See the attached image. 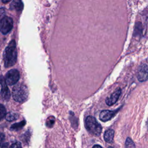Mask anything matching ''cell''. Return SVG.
Segmentation results:
<instances>
[{
	"instance_id": "cell-23",
	"label": "cell",
	"mask_w": 148,
	"mask_h": 148,
	"mask_svg": "<svg viewBox=\"0 0 148 148\" xmlns=\"http://www.w3.org/2000/svg\"><path fill=\"white\" fill-rule=\"evenodd\" d=\"M108 148H114V147H109Z\"/></svg>"
},
{
	"instance_id": "cell-16",
	"label": "cell",
	"mask_w": 148,
	"mask_h": 148,
	"mask_svg": "<svg viewBox=\"0 0 148 148\" xmlns=\"http://www.w3.org/2000/svg\"><path fill=\"white\" fill-rule=\"evenodd\" d=\"M54 121H55V119L54 118V117H49V119L47 120L46 121V125L49 127H51L54 123Z\"/></svg>"
},
{
	"instance_id": "cell-19",
	"label": "cell",
	"mask_w": 148,
	"mask_h": 148,
	"mask_svg": "<svg viewBox=\"0 0 148 148\" xmlns=\"http://www.w3.org/2000/svg\"><path fill=\"white\" fill-rule=\"evenodd\" d=\"M5 139V134L3 133H1L0 134V146L2 145V143H3L4 140Z\"/></svg>"
},
{
	"instance_id": "cell-21",
	"label": "cell",
	"mask_w": 148,
	"mask_h": 148,
	"mask_svg": "<svg viewBox=\"0 0 148 148\" xmlns=\"http://www.w3.org/2000/svg\"><path fill=\"white\" fill-rule=\"evenodd\" d=\"M92 148H102L101 146H99V145H94L93 147H92Z\"/></svg>"
},
{
	"instance_id": "cell-10",
	"label": "cell",
	"mask_w": 148,
	"mask_h": 148,
	"mask_svg": "<svg viewBox=\"0 0 148 148\" xmlns=\"http://www.w3.org/2000/svg\"><path fill=\"white\" fill-rule=\"evenodd\" d=\"M23 8V4L21 0H13L10 5V10H15L20 12Z\"/></svg>"
},
{
	"instance_id": "cell-11",
	"label": "cell",
	"mask_w": 148,
	"mask_h": 148,
	"mask_svg": "<svg viewBox=\"0 0 148 148\" xmlns=\"http://www.w3.org/2000/svg\"><path fill=\"white\" fill-rule=\"evenodd\" d=\"M114 135V131L112 129H108L107 130L104 134L103 138L105 140L107 143H112L113 140Z\"/></svg>"
},
{
	"instance_id": "cell-2",
	"label": "cell",
	"mask_w": 148,
	"mask_h": 148,
	"mask_svg": "<svg viewBox=\"0 0 148 148\" xmlns=\"http://www.w3.org/2000/svg\"><path fill=\"white\" fill-rule=\"evenodd\" d=\"M28 96V90L27 86L23 83L14 86L12 90V97L17 102H23L27 100Z\"/></svg>"
},
{
	"instance_id": "cell-1",
	"label": "cell",
	"mask_w": 148,
	"mask_h": 148,
	"mask_svg": "<svg viewBox=\"0 0 148 148\" xmlns=\"http://www.w3.org/2000/svg\"><path fill=\"white\" fill-rule=\"evenodd\" d=\"M3 58L4 65L6 68L11 67L16 63L17 59V51L14 39L10 40L6 47L3 52Z\"/></svg>"
},
{
	"instance_id": "cell-12",
	"label": "cell",
	"mask_w": 148,
	"mask_h": 148,
	"mask_svg": "<svg viewBox=\"0 0 148 148\" xmlns=\"http://www.w3.org/2000/svg\"><path fill=\"white\" fill-rule=\"evenodd\" d=\"M25 123L26 121L25 120H23L17 123H14L10 126V129L13 131H18L23 128V127L25 125Z\"/></svg>"
},
{
	"instance_id": "cell-18",
	"label": "cell",
	"mask_w": 148,
	"mask_h": 148,
	"mask_svg": "<svg viewBox=\"0 0 148 148\" xmlns=\"http://www.w3.org/2000/svg\"><path fill=\"white\" fill-rule=\"evenodd\" d=\"M6 16L5 14V9L4 8H0V20H1L3 17Z\"/></svg>"
},
{
	"instance_id": "cell-17",
	"label": "cell",
	"mask_w": 148,
	"mask_h": 148,
	"mask_svg": "<svg viewBox=\"0 0 148 148\" xmlns=\"http://www.w3.org/2000/svg\"><path fill=\"white\" fill-rule=\"evenodd\" d=\"M9 148H21V143L19 142H16L14 143H13Z\"/></svg>"
},
{
	"instance_id": "cell-15",
	"label": "cell",
	"mask_w": 148,
	"mask_h": 148,
	"mask_svg": "<svg viewBox=\"0 0 148 148\" xmlns=\"http://www.w3.org/2000/svg\"><path fill=\"white\" fill-rule=\"evenodd\" d=\"M6 114V111L5 106L0 103V121H1L5 117Z\"/></svg>"
},
{
	"instance_id": "cell-9",
	"label": "cell",
	"mask_w": 148,
	"mask_h": 148,
	"mask_svg": "<svg viewBox=\"0 0 148 148\" xmlns=\"http://www.w3.org/2000/svg\"><path fill=\"white\" fill-rule=\"evenodd\" d=\"M121 91L120 88H119L117 90H116L115 92L112 93L110 97H108L106 99V103L108 106H111L114 104L119 98L120 94H121Z\"/></svg>"
},
{
	"instance_id": "cell-20",
	"label": "cell",
	"mask_w": 148,
	"mask_h": 148,
	"mask_svg": "<svg viewBox=\"0 0 148 148\" xmlns=\"http://www.w3.org/2000/svg\"><path fill=\"white\" fill-rule=\"evenodd\" d=\"M8 145H9V143L8 142L3 143L1 146V148H8Z\"/></svg>"
},
{
	"instance_id": "cell-22",
	"label": "cell",
	"mask_w": 148,
	"mask_h": 148,
	"mask_svg": "<svg viewBox=\"0 0 148 148\" xmlns=\"http://www.w3.org/2000/svg\"><path fill=\"white\" fill-rule=\"evenodd\" d=\"M9 1H10V0H2V2L3 3H6L9 2Z\"/></svg>"
},
{
	"instance_id": "cell-5",
	"label": "cell",
	"mask_w": 148,
	"mask_h": 148,
	"mask_svg": "<svg viewBox=\"0 0 148 148\" xmlns=\"http://www.w3.org/2000/svg\"><path fill=\"white\" fill-rule=\"evenodd\" d=\"M20 79V73L18 70L16 69H12L9 70L5 75V80L9 86H12L15 84Z\"/></svg>"
},
{
	"instance_id": "cell-8",
	"label": "cell",
	"mask_w": 148,
	"mask_h": 148,
	"mask_svg": "<svg viewBox=\"0 0 148 148\" xmlns=\"http://www.w3.org/2000/svg\"><path fill=\"white\" fill-rule=\"evenodd\" d=\"M119 110V109H118L116 110H103L99 114V119L101 121L103 122L108 121L109 120H110L113 117H114Z\"/></svg>"
},
{
	"instance_id": "cell-13",
	"label": "cell",
	"mask_w": 148,
	"mask_h": 148,
	"mask_svg": "<svg viewBox=\"0 0 148 148\" xmlns=\"http://www.w3.org/2000/svg\"><path fill=\"white\" fill-rule=\"evenodd\" d=\"M19 115L16 113L9 112L6 114L5 119L8 121H13L14 120H17L18 118Z\"/></svg>"
},
{
	"instance_id": "cell-14",
	"label": "cell",
	"mask_w": 148,
	"mask_h": 148,
	"mask_svg": "<svg viewBox=\"0 0 148 148\" xmlns=\"http://www.w3.org/2000/svg\"><path fill=\"white\" fill-rule=\"evenodd\" d=\"M125 148H135V144L130 138H127L125 141Z\"/></svg>"
},
{
	"instance_id": "cell-7",
	"label": "cell",
	"mask_w": 148,
	"mask_h": 148,
	"mask_svg": "<svg viewBox=\"0 0 148 148\" xmlns=\"http://www.w3.org/2000/svg\"><path fill=\"white\" fill-rule=\"evenodd\" d=\"M137 78L140 82H145L147 80V65L146 64L141 65L137 72Z\"/></svg>"
},
{
	"instance_id": "cell-6",
	"label": "cell",
	"mask_w": 148,
	"mask_h": 148,
	"mask_svg": "<svg viewBox=\"0 0 148 148\" xmlns=\"http://www.w3.org/2000/svg\"><path fill=\"white\" fill-rule=\"evenodd\" d=\"M0 84L1 85L0 93L2 98L5 101H9L10 98V92L5 82V77L2 75L0 76Z\"/></svg>"
},
{
	"instance_id": "cell-4",
	"label": "cell",
	"mask_w": 148,
	"mask_h": 148,
	"mask_svg": "<svg viewBox=\"0 0 148 148\" xmlns=\"http://www.w3.org/2000/svg\"><path fill=\"white\" fill-rule=\"evenodd\" d=\"M13 20L12 17L5 16L1 20H0V32L6 35L8 34L13 28Z\"/></svg>"
},
{
	"instance_id": "cell-3",
	"label": "cell",
	"mask_w": 148,
	"mask_h": 148,
	"mask_svg": "<svg viewBox=\"0 0 148 148\" xmlns=\"http://www.w3.org/2000/svg\"><path fill=\"white\" fill-rule=\"evenodd\" d=\"M85 124L87 130L92 134L96 136H98L101 134L102 127L95 117L91 116H88L86 119Z\"/></svg>"
}]
</instances>
